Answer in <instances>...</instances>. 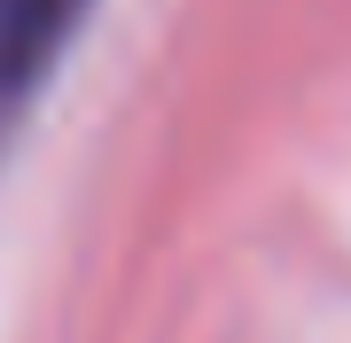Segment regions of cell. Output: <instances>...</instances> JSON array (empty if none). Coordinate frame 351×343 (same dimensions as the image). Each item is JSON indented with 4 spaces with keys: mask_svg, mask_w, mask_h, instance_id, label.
<instances>
[{
    "mask_svg": "<svg viewBox=\"0 0 351 343\" xmlns=\"http://www.w3.org/2000/svg\"><path fill=\"white\" fill-rule=\"evenodd\" d=\"M94 0H0V133L24 117V102L63 63L71 31L86 24Z\"/></svg>",
    "mask_w": 351,
    "mask_h": 343,
    "instance_id": "obj_1",
    "label": "cell"
}]
</instances>
